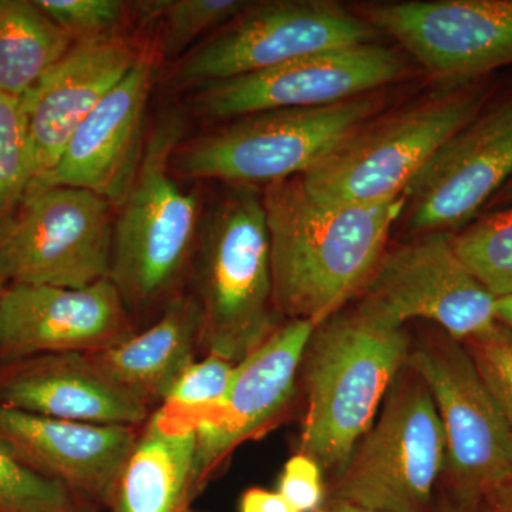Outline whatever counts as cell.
Segmentation results:
<instances>
[{
  "label": "cell",
  "mask_w": 512,
  "mask_h": 512,
  "mask_svg": "<svg viewBox=\"0 0 512 512\" xmlns=\"http://www.w3.org/2000/svg\"><path fill=\"white\" fill-rule=\"evenodd\" d=\"M279 318L313 326L346 308L376 271L404 197L380 204L323 201L301 177L262 192Z\"/></svg>",
  "instance_id": "cell-1"
},
{
  "label": "cell",
  "mask_w": 512,
  "mask_h": 512,
  "mask_svg": "<svg viewBox=\"0 0 512 512\" xmlns=\"http://www.w3.org/2000/svg\"><path fill=\"white\" fill-rule=\"evenodd\" d=\"M410 342L404 328L359 305L313 330L299 372L306 413L298 453L318 463L330 481L375 423Z\"/></svg>",
  "instance_id": "cell-2"
},
{
  "label": "cell",
  "mask_w": 512,
  "mask_h": 512,
  "mask_svg": "<svg viewBox=\"0 0 512 512\" xmlns=\"http://www.w3.org/2000/svg\"><path fill=\"white\" fill-rule=\"evenodd\" d=\"M201 349L238 365L281 323L262 194L234 185L198 235Z\"/></svg>",
  "instance_id": "cell-3"
},
{
  "label": "cell",
  "mask_w": 512,
  "mask_h": 512,
  "mask_svg": "<svg viewBox=\"0 0 512 512\" xmlns=\"http://www.w3.org/2000/svg\"><path fill=\"white\" fill-rule=\"evenodd\" d=\"M184 120L165 114L144 144L133 183L114 221L109 278L127 308L167 305L190 262L200 235V205L170 173Z\"/></svg>",
  "instance_id": "cell-4"
},
{
  "label": "cell",
  "mask_w": 512,
  "mask_h": 512,
  "mask_svg": "<svg viewBox=\"0 0 512 512\" xmlns=\"http://www.w3.org/2000/svg\"><path fill=\"white\" fill-rule=\"evenodd\" d=\"M446 466V437L429 387L404 363L375 423L326 500L372 512H434Z\"/></svg>",
  "instance_id": "cell-5"
},
{
  "label": "cell",
  "mask_w": 512,
  "mask_h": 512,
  "mask_svg": "<svg viewBox=\"0 0 512 512\" xmlns=\"http://www.w3.org/2000/svg\"><path fill=\"white\" fill-rule=\"evenodd\" d=\"M485 106V93L470 83L386 119H370L301 175L302 183L323 201L396 200L434 154Z\"/></svg>",
  "instance_id": "cell-6"
},
{
  "label": "cell",
  "mask_w": 512,
  "mask_h": 512,
  "mask_svg": "<svg viewBox=\"0 0 512 512\" xmlns=\"http://www.w3.org/2000/svg\"><path fill=\"white\" fill-rule=\"evenodd\" d=\"M376 110V100L362 96L328 106L248 114L178 148L174 163L185 177L248 187L301 177Z\"/></svg>",
  "instance_id": "cell-7"
},
{
  "label": "cell",
  "mask_w": 512,
  "mask_h": 512,
  "mask_svg": "<svg viewBox=\"0 0 512 512\" xmlns=\"http://www.w3.org/2000/svg\"><path fill=\"white\" fill-rule=\"evenodd\" d=\"M429 387L446 437L441 497L473 510L480 495L512 474V430L463 343L434 328L406 357Z\"/></svg>",
  "instance_id": "cell-8"
},
{
  "label": "cell",
  "mask_w": 512,
  "mask_h": 512,
  "mask_svg": "<svg viewBox=\"0 0 512 512\" xmlns=\"http://www.w3.org/2000/svg\"><path fill=\"white\" fill-rule=\"evenodd\" d=\"M111 205L83 188L28 195L0 231L3 284L80 289L109 278L116 221Z\"/></svg>",
  "instance_id": "cell-9"
},
{
  "label": "cell",
  "mask_w": 512,
  "mask_h": 512,
  "mask_svg": "<svg viewBox=\"0 0 512 512\" xmlns=\"http://www.w3.org/2000/svg\"><path fill=\"white\" fill-rule=\"evenodd\" d=\"M377 35L366 19L330 0L252 2L185 56L174 80L178 86L197 89L299 57L372 43Z\"/></svg>",
  "instance_id": "cell-10"
},
{
  "label": "cell",
  "mask_w": 512,
  "mask_h": 512,
  "mask_svg": "<svg viewBox=\"0 0 512 512\" xmlns=\"http://www.w3.org/2000/svg\"><path fill=\"white\" fill-rule=\"evenodd\" d=\"M359 298L357 305L389 325L429 320L458 342L498 323L497 298L458 258L451 234L423 235L386 249Z\"/></svg>",
  "instance_id": "cell-11"
},
{
  "label": "cell",
  "mask_w": 512,
  "mask_h": 512,
  "mask_svg": "<svg viewBox=\"0 0 512 512\" xmlns=\"http://www.w3.org/2000/svg\"><path fill=\"white\" fill-rule=\"evenodd\" d=\"M406 73L403 56L379 43L315 53L224 82L195 89L194 109L210 120H234L279 109L328 106L397 82Z\"/></svg>",
  "instance_id": "cell-12"
},
{
  "label": "cell",
  "mask_w": 512,
  "mask_h": 512,
  "mask_svg": "<svg viewBox=\"0 0 512 512\" xmlns=\"http://www.w3.org/2000/svg\"><path fill=\"white\" fill-rule=\"evenodd\" d=\"M366 20L453 89L512 64V0L389 2Z\"/></svg>",
  "instance_id": "cell-13"
},
{
  "label": "cell",
  "mask_w": 512,
  "mask_h": 512,
  "mask_svg": "<svg viewBox=\"0 0 512 512\" xmlns=\"http://www.w3.org/2000/svg\"><path fill=\"white\" fill-rule=\"evenodd\" d=\"M512 177V93L485 106L404 191L410 231L451 234L478 217Z\"/></svg>",
  "instance_id": "cell-14"
},
{
  "label": "cell",
  "mask_w": 512,
  "mask_h": 512,
  "mask_svg": "<svg viewBox=\"0 0 512 512\" xmlns=\"http://www.w3.org/2000/svg\"><path fill=\"white\" fill-rule=\"evenodd\" d=\"M133 333L126 302L110 278L80 289L10 284L0 293V363L101 352Z\"/></svg>",
  "instance_id": "cell-15"
},
{
  "label": "cell",
  "mask_w": 512,
  "mask_h": 512,
  "mask_svg": "<svg viewBox=\"0 0 512 512\" xmlns=\"http://www.w3.org/2000/svg\"><path fill=\"white\" fill-rule=\"evenodd\" d=\"M313 330L305 320H285L235 367L227 396L195 430L201 491L235 448L262 436L288 412Z\"/></svg>",
  "instance_id": "cell-16"
},
{
  "label": "cell",
  "mask_w": 512,
  "mask_h": 512,
  "mask_svg": "<svg viewBox=\"0 0 512 512\" xmlns=\"http://www.w3.org/2000/svg\"><path fill=\"white\" fill-rule=\"evenodd\" d=\"M153 82L154 64L141 53L127 76L74 131L52 173L28 195L50 187H74L120 205L143 156Z\"/></svg>",
  "instance_id": "cell-17"
},
{
  "label": "cell",
  "mask_w": 512,
  "mask_h": 512,
  "mask_svg": "<svg viewBox=\"0 0 512 512\" xmlns=\"http://www.w3.org/2000/svg\"><path fill=\"white\" fill-rule=\"evenodd\" d=\"M140 56L136 47L119 36L74 42L20 99L32 150L29 192L52 173L74 131L127 76Z\"/></svg>",
  "instance_id": "cell-18"
},
{
  "label": "cell",
  "mask_w": 512,
  "mask_h": 512,
  "mask_svg": "<svg viewBox=\"0 0 512 512\" xmlns=\"http://www.w3.org/2000/svg\"><path fill=\"white\" fill-rule=\"evenodd\" d=\"M137 439L134 427L49 419L0 406V443L20 463L101 511Z\"/></svg>",
  "instance_id": "cell-19"
},
{
  "label": "cell",
  "mask_w": 512,
  "mask_h": 512,
  "mask_svg": "<svg viewBox=\"0 0 512 512\" xmlns=\"http://www.w3.org/2000/svg\"><path fill=\"white\" fill-rule=\"evenodd\" d=\"M0 406L49 419L144 426L150 407L100 369L89 353H50L0 363Z\"/></svg>",
  "instance_id": "cell-20"
},
{
  "label": "cell",
  "mask_w": 512,
  "mask_h": 512,
  "mask_svg": "<svg viewBox=\"0 0 512 512\" xmlns=\"http://www.w3.org/2000/svg\"><path fill=\"white\" fill-rule=\"evenodd\" d=\"M197 431L158 407L138 431L136 446L121 470L106 512H205L195 474Z\"/></svg>",
  "instance_id": "cell-21"
},
{
  "label": "cell",
  "mask_w": 512,
  "mask_h": 512,
  "mask_svg": "<svg viewBox=\"0 0 512 512\" xmlns=\"http://www.w3.org/2000/svg\"><path fill=\"white\" fill-rule=\"evenodd\" d=\"M202 318L195 295H175L160 318L119 345L89 353L114 382L148 407L164 403L201 349Z\"/></svg>",
  "instance_id": "cell-22"
},
{
  "label": "cell",
  "mask_w": 512,
  "mask_h": 512,
  "mask_svg": "<svg viewBox=\"0 0 512 512\" xmlns=\"http://www.w3.org/2000/svg\"><path fill=\"white\" fill-rule=\"evenodd\" d=\"M73 43L35 2L0 0V93L22 99Z\"/></svg>",
  "instance_id": "cell-23"
},
{
  "label": "cell",
  "mask_w": 512,
  "mask_h": 512,
  "mask_svg": "<svg viewBox=\"0 0 512 512\" xmlns=\"http://www.w3.org/2000/svg\"><path fill=\"white\" fill-rule=\"evenodd\" d=\"M451 244L468 271L495 298L512 295V205L451 235Z\"/></svg>",
  "instance_id": "cell-24"
},
{
  "label": "cell",
  "mask_w": 512,
  "mask_h": 512,
  "mask_svg": "<svg viewBox=\"0 0 512 512\" xmlns=\"http://www.w3.org/2000/svg\"><path fill=\"white\" fill-rule=\"evenodd\" d=\"M252 2L247 0H153L137 3L146 19H160L161 50L165 57H178L208 30L227 25Z\"/></svg>",
  "instance_id": "cell-25"
},
{
  "label": "cell",
  "mask_w": 512,
  "mask_h": 512,
  "mask_svg": "<svg viewBox=\"0 0 512 512\" xmlns=\"http://www.w3.org/2000/svg\"><path fill=\"white\" fill-rule=\"evenodd\" d=\"M32 180V150L22 100L0 93V231L25 201Z\"/></svg>",
  "instance_id": "cell-26"
},
{
  "label": "cell",
  "mask_w": 512,
  "mask_h": 512,
  "mask_svg": "<svg viewBox=\"0 0 512 512\" xmlns=\"http://www.w3.org/2000/svg\"><path fill=\"white\" fill-rule=\"evenodd\" d=\"M0 512H103L69 487L40 476L0 443Z\"/></svg>",
  "instance_id": "cell-27"
},
{
  "label": "cell",
  "mask_w": 512,
  "mask_h": 512,
  "mask_svg": "<svg viewBox=\"0 0 512 512\" xmlns=\"http://www.w3.org/2000/svg\"><path fill=\"white\" fill-rule=\"evenodd\" d=\"M235 367L218 356L205 355L200 362L195 360L175 382L160 409L184 426L197 430L227 396Z\"/></svg>",
  "instance_id": "cell-28"
},
{
  "label": "cell",
  "mask_w": 512,
  "mask_h": 512,
  "mask_svg": "<svg viewBox=\"0 0 512 512\" xmlns=\"http://www.w3.org/2000/svg\"><path fill=\"white\" fill-rule=\"evenodd\" d=\"M512 430V333L500 322L461 342Z\"/></svg>",
  "instance_id": "cell-29"
},
{
  "label": "cell",
  "mask_w": 512,
  "mask_h": 512,
  "mask_svg": "<svg viewBox=\"0 0 512 512\" xmlns=\"http://www.w3.org/2000/svg\"><path fill=\"white\" fill-rule=\"evenodd\" d=\"M35 3L74 42L114 36L126 9L119 0H36Z\"/></svg>",
  "instance_id": "cell-30"
},
{
  "label": "cell",
  "mask_w": 512,
  "mask_h": 512,
  "mask_svg": "<svg viewBox=\"0 0 512 512\" xmlns=\"http://www.w3.org/2000/svg\"><path fill=\"white\" fill-rule=\"evenodd\" d=\"M276 491L296 511L315 512L325 504V476L311 457L296 453L286 461Z\"/></svg>",
  "instance_id": "cell-31"
},
{
  "label": "cell",
  "mask_w": 512,
  "mask_h": 512,
  "mask_svg": "<svg viewBox=\"0 0 512 512\" xmlns=\"http://www.w3.org/2000/svg\"><path fill=\"white\" fill-rule=\"evenodd\" d=\"M239 512H298L278 491L249 488L241 497Z\"/></svg>",
  "instance_id": "cell-32"
},
{
  "label": "cell",
  "mask_w": 512,
  "mask_h": 512,
  "mask_svg": "<svg viewBox=\"0 0 512 512\" xmlns=\"http://www.w3.org/2000/svg\"><path fill=\"white\" fill-rule=\"evenodd\" d=\"M471 512H512V474L480 495Z\"/></svg>",
  "instance_id": "cell-33"
},
{
  "label": "cell",
  "mask_w": 512,
  "mask_h": 512,
  "mask_svg": "<svg viewBox=\"0 0 512 512\" xmlns=\"http://www.w3.org/2000/svg\"><path fill=\"white\" fill-rule=\"evenodd\" d=\"M512 205V177L507 183L504 184V187L501 188L497 194L494 195L493 200L488 202L487 207L484 208V211L493 212L504 210V208L511 207Z\"/></svg>",
  "instance_id": "cell-34"
},
{
  "label": "cell",
  "mask_w": 512,
  "mask_h": 512,
  "mask_svg": "<svg viewBox=\"0 0 512 512\" xmlns=\"http://www.w3.org/2000/svg\"><path fill=\"white\" fill-rule=\"evenodd\" d=\"M495 315L498 322L512 333V295L497 299Z\"/></svg>",
  "instance_id": "cell-35"
},
{
  "label": "cell",
  "mask_w": 512,
  "mask_h": 512,
  "mask_svg": "<svg viewBox=\"0 0 512 512\" xmlns=\"http://www.w3.org/2000/svg\"><path fill=\"white\" fill-rule=\"evenodd\" d=\"M315 512H372L367 510H362V508L355 507V505H350L346 503H335V501H325V504L319 508L318 511Z\"/></svg>",
  "instance_id": "cell-36"
},
{
  "label": "cell",
  "mask_w": 512,
  "mask_h": 512,
  "mask_svg": "<svg viewBox=\"0 0 512 512\" xmlns=\"http://www.w3.org/2000/svg\"><path fill=\"white\" fill-rule=\"evenodd\" d=\"M434 512H471L466 507L454 504L453 501L447 500V498L440 497L436 503V511Z\"/></svg>",
  "instance_id": "cell-37"
},
{
  "label": "cell",
  "mask_w": 512,
  "mask_h": 512,
  "mask_svg": "<svg viewBox=\"0 0 512 512\" xmlns=\"http://www.w3.org/2000/svg\"><path fill=\"white\" fill-rule=\"evenodd\" d=\"M3 288H5V284H3L2 279H0V293H2Z\"/></svg>",
  "instance_id": "cell-38"
}]
</instances>
